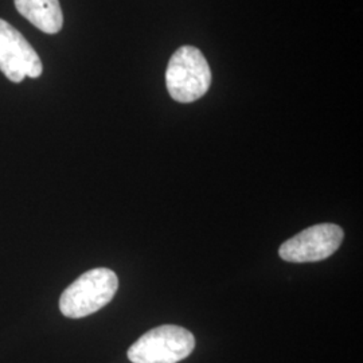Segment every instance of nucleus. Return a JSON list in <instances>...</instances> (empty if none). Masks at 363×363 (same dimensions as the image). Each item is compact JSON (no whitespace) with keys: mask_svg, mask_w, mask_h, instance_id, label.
I'll return each instance as SVG.
<instances>
[{"mask_svg":"<svg viewBox=\"0 0 363 363\" xmlns=\"http://www.w3.org/2000/svg\"><path fill=\"white\" fill-rule=\"evenodd\" d=\"M0 72L11 82L38 78L43 65L27 39L9 22L0 19Z\"/></svg>","mask_w":363,"mask_h":363,"instance_id":"39448f33","label":"nucleus"},{"mask_svg":"<svg viewBox=\"0 0 363 363\" xmlns=\"http://www.w3.org/2000/svg\"><path fill=\"white\" fill-rule=\"evenodd\" d=\"M118 288L116 273L108 268H96L81 274L66 288L60 298V311L70 319H81L100 311Z\"/></svg>","mask_w":363,"mask_h":363,"instance_id":"f257e3e1","label":"nucleus"},{"mask_svg":"<svg viewBox=\"0 0 363 363\" xmlns=\"http://www.w3.org/2000/svg\"><path fill=\"white\" fill-rule=\"evenodd\" d=\"M195 347V337L179 325H164L139 337L127 352L132 363H178Z\"/></svg>","mask_w":363,"mask_h":363,"instance_id":"7ed1b4c3","label":"nucleus"},{"mask_svg":"<svg viewBox=\"0 0 363 363\" xmlns=\"http://www.w3.org/2000/svg\"><path fill=\"white\" fill-rule=\"evenodd\" d=\"M166 82L169 96L178 103H194L208 93L211 70L205 55L193 46H183L169 60Z\"/></svg>","mask_w":363,"mask_h":363,"instance_id":"f03ea898","label":"nucleus"},{"mask_svg":"<svg viewBox=\"0 0 363 363\" xmlns=\"http://www.w3.org/2000/svg\"><path fill=\"white\" fill-rule=\"evenodd\" d=\"M343 237L345 233L337 225H315L286 241L279 249V255L288 262L322 261L337 252Z\"/></svg>","mask_w":363,"mask_h":363,"instance_id":"20e7f679","label":"nucleus"},{"mask_svg":"<svg viewBox=\"0 0 363 363\" xmlns=\"http://www.w3.org/2000/svg\"><path fill=\"white\" fill-rule=\"evenodd\" d=\"M18 13L46 34H57L64 26V13L58 0H13Z\"/></svg>","mask_w":363,"mask_h":363,"instance_id":"423d86ee","label":"nucleus"}]
</instances>
